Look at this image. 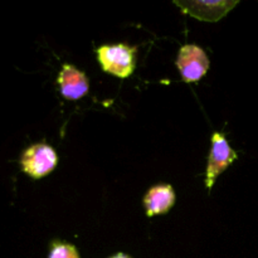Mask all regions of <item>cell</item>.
<instances>
[{
  "instance_id": "cell-9",
  "label": "cell",
  "mask_w": 258,
  "mask_h": 258,
  "mask_svg": "<svg viewBox=\"0 0 258 258\" xmlns=\"http://www.w3.org/2000/svg\"><path fill=\"white\" fill-rule=\"evenodd\" d=\"M110 258H133V257H130V256H127V254H125V253H117V254H115V256L113 257H110Z\"/></svg>"
},
{
  "instance_id": "cell-5",
  "label": "cell",
  "mask_w": 258,
  "mask_h": 258,
  "mask_svg": "<svg viewBox=\"0 0 258 258\" xmlns=\"http://www.w3.org/2000/svg\"><path fill=\"white\" fill-rule=\"evenodd\" d=\"M184 14L197 18L202 22H218L226 17L238 2H191V0H174Z\"/></svg>"
},
{
  "instance_id": "cell-4",
  "label": "cell",
  "mask_w": 258,
  "mask_h": 258,
  "mask_svg": "<svg viewBox=\"0 0 258 258\" xmlns=\"http://www.w3.org/2000/svg\"><path fill=\"white\" fill-rule=\"evenodd\" d=\"M175 64L184 82H198L209 70V58L201 47L185 44L179 49Z\"/></svg>"
},
{
  "instance_id": "cell-8",
  "label": "cell",
  "mask_w": 258,
  "mask_h": 258,
  "mask_svg": "<svg viewBox=\"0 0 258 258\" xmlns=\"http://www.w3.org/2000/svg\"><path fill=\"white\" fill-rule=\"evenodd\" d=\"M48 258H81L77 248L71 243L54 241L50 244Z\"/></svg>"
},
{
  "instance_id": "cell-6",
  "label": "cell",
  "mask_w": 258,
  "mask_h": 258,
  "mask_svg": "<svg viewBox=\"0 0 258 258\" xmlns=\"http://www.w3.org/2000/svg\"><path fill=\"white\" fill-rule=\"evenodd\" d=\"M60 95L67 100H80L88 93L90 82L82 71L72 64H63L57 78Z\"/></svg>"
},
{
  "instance_id": "cell-7",
  "label": "cell",
  "mask_w": 258,
  "mask_h": 258,
  "mask_svg": "<svg viewBox=\"0 0 258 258\" xmlns=\"http://www.w3.org/2000/svg\"><path fill=\"white\" fill-rule=\"evenodd\" d=\"M174 204H175V193L173 186L169 184H159L153 186L149 189L144 198V206L148 217L168 213Z\"/></svg>"
},
{
  "instance_id": "cell-3",
  "label": "cell",
  "mask_w": 258,
  "mask_h": 258,
  "mask_svg": "<svg viewBox=\"0 0 258 258\" xmlns=\"http://www.w3.org/2000/svg\"><path fill=\"white\" fill-rule=\"evenodd\" d=\"M238 158L236 151L231 148L226 136L221 133H216L212 136V148L208 156L207 165L206 185L208 190H212L217 178L221 175L233 161Z\"/></svg>"
},
{
  "instance_id": "cell-2",
  "label": "cell",
  "mask_w": 258,
  "mask_h": 258,
  "mask_svg": "<svg viewBox=\"0 0 258 258\" xmlns=\"http://www.w3.org/2000/svg\"><path fill=\"white\" fill-rule=\"evenodd\" d=\"M58 156L52 146L47 144H34L23 151L20 166L27 175L33 179L44 178L57 166Z\"/></svg>"
},
{
  "instance_id": "cell-1",
  "label": "cell",
  "mask_w": 258,
  "mask_h": 258,
  "mask_svg": "<svg viewBox=\"0 0 258 258\" xmlns=\"http://www.w3.org/2000/svg\"><path fill=\"white\" fill-rule=\"evenodd\" d=\"M136 47L126 44L102 45L97 49L98 62L106 73L118 78H127L136 67Z\"/></svg>"
}]
</instances>
